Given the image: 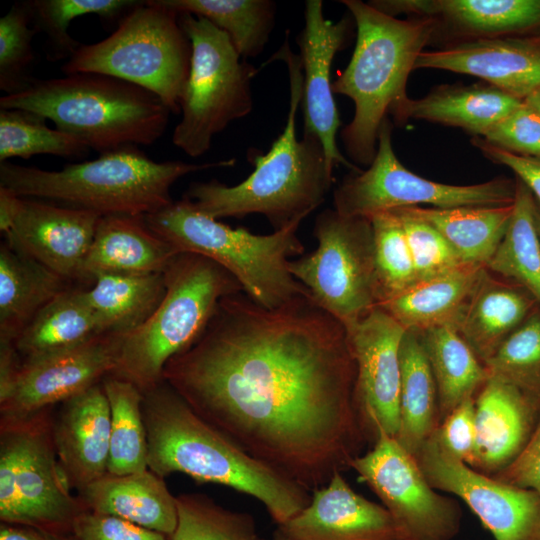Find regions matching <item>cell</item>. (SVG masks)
Returning a JSON list of instances; mask_svg holds the SVG:
<instances>
[{"label": "cell", "instance_id": "b9f144b4", "mask_svg": "<svg viewBox=\"0 0 540 540\" xmlns=\"http://www.w3.org/2000/svg\"><path fill=\"white\" fill-rule=\"evenodd\" d=\"M370 220L379 305L414 284L417 274L399 217L393 211H388L376 214Z\"/></svg>", "mask_w": 540, "mask_h": 540}, {"label": "cell", "instance_id": "2e32d148", "mask_svg": "<svg viewBox=\"0 0 540 540\" xmlns=\"http://www.w3.org/2000/svg\"><path fill=\"white\" fill-rule=\"evenodd\" d=\"M126 333L104 332L76 346L23 360L0 390V417L54 407L102 382L115 368Z\"/></svg>", "mask_w": 540, "mask_h": 540}, {"label": "cell", "instance_id": "9f6ffc18", "mask_svg": "<svg viewBox=\"0 0 540 540\" xmlns=\"http://www.w3.org/2000/svg\"><path fill=\"white\" fill-rule=\"evenodd\" d=\"M274 540H278V539H275V538H274Z\"/></svg>", "mask_w": 540, "mask_h": 540}, {"label": "cell", "instance_id": "1f68e13d", "mask_svg": "<svg viewBox=\"0 0 540 540\" xmlns=\"http://www.w3.org/2000/svg\"><path fill=\"white\" fill-rule=\"evenodd\" d=\"M400 366L396 439L416 456L440 424L437 387L418 332L405 331L400 346Z\"/></svg>", "mask_w": 540, "mask_h": 540}, {"label": "cell", "instance_id": "7bdbcfd3", "mask_svg": "<svg viewBox=\"0 0 540 540\" xmlns=\"http://www.w3.org/2000/svg\"><path fill=\"white\" fill-rule=\"evenodd\" d=\"M484 366L488 376L506 380L540 403V311L534 309Z\"/></svg>", "mask_w": 540, "mask_h": 540}, {"label": "cell", "instance_id": "277c9868", "mask_svg": "<svg viewBox=\"0 0 540 540\" xmlns=\"http://www.w3.org/2000/svg\"><path fill=\"white\" fill-rule=\"evenodd\" d=\"M340 2L357 30L350 62L332 83L333 93L349 97L355 107L341 139L353 162L370 165L382 122L408 98L409 74L435 36L438 22L428 17L398 19L360 0Z\"/></svg>", "mask_w": 540, "mask_h": 540}, {"label": "cell", "instance_id": "d6986e66", "mask_svg": "<svg viewBox=\"0 0 540 540\" xmlns=\"http://www.w3.org/2000/svg\"><path fill=\"white\" fill-rule=\"evenodd\" d=\"M357 369L360 411L374 440L383 429L396 438L401 387L400 346L405 329L380 307L345 328Z\"/></svg>", "mask_w": 540, "mask_h": 540}, {"label": "cell", "instance_id": "83f0119b", "mask_svg": "<svg viewBox=\"0 0 540 540\" xmlns=\"http://www.w3.org/2000/svg\"><path fill=\"white\" fill-rule=\"evenodd\" d=\"M522 103L523 100L489 84L442 85L422 98L408 97L392 118L397 124L419 119L458 127L474 137H483Z\"/></svg>", "mask_w": 540, "mask_h": 540}, {"label": "cell", "instance_id": "52a82bcc", "mask_svg": "<svg viewBox=\"0 0 540 540\" xmlns=\"http://www.w3.org/2000/svg\"><path fill=\"white\" fill-rule=\"evenodd\" d=\"M147 226L177 252L204 256L227 270L243 292L266 308L282 306L309 290L289 271L292 256L304 252L297 236L302 221L267 235L232 228L200 212L183 197L144 216Z\"/></svg>", "mask_w": 540, "mask_h": 540}, {"label": "cell", "instance_id": "6da1fadb", "mask_svg": "<svg viewBox=\"0 0 540 540\" xmlns=\"http://www.w3.org/2000/svg\"><path fill=\"white\" fill-rule=\"evenodd\" d=\"M163 380L247 454L311 493L374 442L346 329L310 292L271 309L243 291L225 296Z\"/></svg>", "mask_w": 540, "mask_h": 540}, {"label": "cell", "instance_id": "7c38bea8", "mask_svg": "<svg viewBox=\"0 0 540 540\" xmlns=\"http://www.w3.org/2000/svg\"><path fill=\"white\" fill-rule=\"evenodd\" d=\"M313 233L317 249L290 260L289 271L348 328L378 305L371 220L325 209L316 216Z\"/></svg>", "mask_w": 540, "mask_h": 540}, {"label": "cell", "instance_id": "60d3db41", "mask_svg": "<svg viewBox=\"0 0 540 540\" xmlns=\"http://www.w3.org/2000/svg\"><path fill=\"white\" fill-rule=\"evenodd\" d=\"M176 499L178 522L169 540H265L249 513L224 508L200 493Z\"/></svg>", "mask_w": 540, "mask_h": 540}, {"label": "cell", "instance_id": "603a6c76", "mask_svg": "<svg viewBox=\"0 0 540 540\" xmlns=\"http://www.w3.org/2000/svg\"><path fill=\"white\" fill-rule=\"evenodd\" d=\"M110 426L102 382L64 401L54 413L55 448L70 488L80 491L107 473Z\"/></svg>", "mask_w": 540, "mask_h": 540}, {"label": "cell", "instance_id": "f1b7e54d", "mask_svg": "<svg viewBox=\"0 0 540 540\" xmlns=\"http://www.w3.org/2000/svg\"><path fill=\"white\" fill-rule=\"evenodd\" d=\"M70 280L39 262L0 246V343H15L37 313L66 290Z\"/></svg>", "mask_w": 540, "mask_h": 540}, {"label": "cell", "instance_id": "4316f807", "mask_svg": "<svg viewBox=\"0 0 540 540\" xmlns=\"http://www.w3.org/2000/svg\"><path fill=\"white\" fill-rule=\"evenodd\" d=\"M488 273L485 265L464 263L440 275L416 281L379 304L405 330L423 332L457 324Z\"/></svg>", "mask_w": 540, "mask_h": 540}, {"label": "cell", "instance_id": "bcb514c9", "mask_svg": "<svg viewBox=\"0 0 540 540\" xmlns=\"http://www.w3.org/2000/svg\"><path fill=\"white\" fill-rule=\"evenodd\" d=\"M481 138L508 152L540 158V113L523 100Z\"/></svg>", "mask_w": 540, "mask_h": 540}, {"label": "cell", "instance_id": "7dc6e473", "mask_svg": "<svg viewBox=\"0 0 540 540\" xmlns=\"http://www.w3.org/2000/svg\"><path fill=\"white\" fill-rule=\"evenodd\" d=\"M433 434L445 452L471 467L476 447L475 396L452 410Z\"/></svg>", "mask_w": 540, "mask_h": 540}, {"label": "cell", "instance_id": "ac0fdd59", "mask_svg": "<svg viewBox=\"0 0 540 540\" xmlns=\"http://www.w3.org/2000/svg\"><path fill=\"white\" fill-rule=\"evenodd\" d=\"M304 18V28L297 38L303 69L304 134L320 140L331 173L339 164L359 171L341 154L336 143L341 121L330 79L333 59L347 44L353 18L343 17L338 22L326 19L321 0L305 2Z\"/></svg>", "mask_w": 540, "mask_h": 540}, {"label": "cell", "instance_id": "5b68a950", "mask_svg": "<svg viewBox=\"0 0 540 540\" xmlns=\"http://www.w3.org/2000/svg\"><path fill=\"white\" fill-rule=\"evenodd\" d=\"M234 159L202 164L157 162L138 146L99 154L61 170H45L5 161L0 163V187L24 198L46 200L103 216H145L173 202L170 189L181 177L212 168L229 167Z\"/></svg>", "mask_w": 540, "mask_h": 540}, {"label": "cell", "instance_id": "ab89813d", "mask_svg": "<svg viewBox=\"0 0 540 540\" xmlns=\"http://www.w3.org/2000/svg\"><path fill=\"white\" fill-rule=\"evenodd\" d=\"M41 115L23 109L0 108V163L38 154L76 159L89 148L73 135L52 129Z\"/></svg>", "mask_w": 540, "mask_h": 540}, {"label": "cell", "instance_id": "3957f363", "mask_svg": "<svg viewBox=\"0 0 540 540\" xmlns=\"http://www.w3.org/2000/svg\"><path fill=\"white\" fill-rule=\"evenodd\" d=\"M286 63L290 99L286 125L266 154H253L252 173L235 186L216 179L192 183L184 197L202 213L215 218L264 215L274 231L303 219L319 207L331 187L333 173L327 167L323 146L312 134L298 140L296 115L303 97V69L299 55L288 43L265 62Z\"/></svg>", "mask_w": 540, "mask_h": 540}, {"label": "cell", "instance_id": "9c48e42d", "mask_svg": "<svg viewBox=\"0 0 540 540\" xmlns=\"http://www.w3.org/2000/svg\"><path fill=\"white\" fill-rule=\"evenodd\" d=\"M192 46L179 14L160 0L140 1L105 39L80 44L61 66L64 75L100 73L149 90L172 113L188 80Z\"/></svg>", "mask_w": 540, "mask_h": 540}, {"label": "cell", "instance_id": "816d5d0a", "mask_svg": "<svg viewBox=\"0 0 540 540\" xmlns=\"http://www.w3.org/2000/svg\"><path fill=\"white\" fill-rule=\"evenodd\" d=\"M0 540H80L74 533H56L39 528L0 524Z\"/></svg>", "mask_w": 540, "mask_h": 540}, {"label": "cell", "instance_id": "db71d44e", "mask_svg": "<svg viewBox=\"0 0 540 540\" xmlns=\"http://www.w3.org/2000/svg\"><path fill=\"white\" fill-rule=\"evenodd\" d=\"M534 216H535V223L537 227V231L540 236V204L535 199V206H534Z\"/></svg>", "mask_w": 540, "mask_h": 540}, {"label": "cell", "instance_id": "74e56055", "mask_svg": "<svg viewBox=\"0 0 540 540\" xmlns=\"http://www.w3.org/2000/svg\"><path fill=\"white\" fill-rule=\"evenodd\" d=\"M102 385L111 412L107 472L124 475L148 469L143 393L132 383L110 375Z\"/></svg>", "mask_w": 540, "mask_h": 540}, {"label": "cell", "instance_id": "d4e9b609", "mask_svg": "<svg viewBox=\"0 0 540 540\" xmlns=\"http://www.w3.org/2000/svg\"><path fill=\"white\" fill-rule=\"evenodd\" d=\"M178 253L147 226L144 216H103L83 262L80 280L93 282L100 274L163 273Z\"/></svg>", "mask_w": 540, "mask_h": 540}, {"label": "cell", "instance_id": "d6a6232c", "mask_svg": "<svg viewBox=\"0 0 540 540\" xmlns=\"http://www.w3.org/2000/svg\"><path fill=\"white\" fill-rule=\"evenodd\" d=\"M398 210L436 229L463 262L487 267L510 223L513 203L455 208L415 206Z\"/></svg>", "mask_w": 540, "mask_h": 540}, {"label": "cell", "instance_id": "484cf974", "mask_svg": "<svg viewBox=\"0 0 540 540\" xmlns=\"http://www.w3.org/2000/svg\"><path fill=\"white\" fill-rule=\"evenodd\" d=\"M78 496L89 511L126 519L168 539L177 526L176 496L164 478L149 469L124 475L107 472L78 491Z\"/></svg>", "mask_w": 540, "mask_h": 540}, {"label": "cell", "instance_id": "7402d4cb", "mask_svg": "<svg viewBox=\"0 0 540 540\" xmlns=\"http://www.w3.org/2000/svg\"><path fill=\"white\" fill-rule=\"evenodd\" d=\"M540 419V403L506 380L488 376L475 395L476 447L472 468L487 475L507 467Z\"/></svg>", "mask_w": 540, "mask_h": 540}, {"label": "cell", "instance_id": "f35d334b", "mask_svg": "<svg viewBox=\"0 0 540 540\" xmlns=\"http://www.w3.org/2000/svg\"><path fill=\"white\" fill-rule=\"evenodd\" d=\"M31 22L47 36L48 58L69 59L80 43L69 34L73 19L94 14L106 21L121 20L140 3L135 0H32L26 1Z\"/></svg>", "mask_w": 540, "mask_h": 540}, {"label": "cell", "instance_id": "ffe728a7", "mask_svg": "<svg viewBox=\"0 0 540 540\" xmlns=\"http://www.w3.org/2000/svg\"><path fill=\"white\" fill-rule=\"evenodd\" d=\"M278 540H402L388 512L355 492L342 472L312 492L309 504L278 525Z\"/></svg>", "mask_w": 540, "mask_h": 540}, {"label": "cell", "instance_id": "e0dca14e", "mask_svg": "<svg viewBox=\"0 0 540 540\" xmlns=\"http://www.w3.org/2000/svg\"><path fill=\"white\" fill-rule=\"evenodd\" d=\"M100 218L87 210L18 196L1 232L13 250L70 281L80 280Z\"/></svg>", "mask_w": 540, "mask_h": 540}, {"label": "cell", "instance_id": "44dd1931", "mask_svg": "<svg viewBox=\"0 0 540 540\" xmlns=\"http://www.w3.org/2000/svg\"><path fill=\"white\" fill-rule=\"evenodd\" d=\"M430 68L478 77L518 99L540 90V44L527 37L459 41L423 51L415 69Z\"/></svg>", "mask_w": 540, "mask_h": 540}, {"label": "cell", "instance_id": "7a4b0ae2", "mask_svg": "<svg viewBox=\"0 0 540 540\" xmlns=\"http://www.w3.org/2000/svg\"><path fill=\"white\" fill-rule=\"evenodd\" d=\"M142 413L147 466L158 476L183 473L247 494L265 506L277 526L309 504L310 491L247 454L164 380L143 394Z\"/></svg>", "mask_w": 540, "mask_h": 540}, {"label": "cell", "instance_id": "4dcf8cb0", "mask_svg": "<svg viewBox=\"0 0 540 540\" xmlns=\"http://www.w3.org/2000/svg\"><path fill=\"white\" fill-rule=\"evenodd\" d=\"M104 332L87 289L70 286L37 313L14 345L23 361L76 346Z\"/></svg>", "mask_w": 540, "mask_h": 540}, {"label": "cell", "instance_id": "8fae6325", "mask_svg": "<svg viewBox=\"0 0 540 540\" xmlns=\"http://www.w3.org/2000/svg\"><path fill=\"white\" fill-rule=\"evenodd\" d=\"M192 46L191 66L180 100L181 120L172 143L200 157L213 138L253 109L251 82L259 72L237 52L230 37L207 19L179 15Z\"/></svg>", "mask_w": 540, "mask_h": 540}, {"label": "cell", "instance_id": "cb8c5ba5", "mask_svg": "<svg viewBox=\"0 0 540 540\" xmlns=\"http://www.w3.org/2000/svg\"><path fill=\"white\" fill-rule=\"evenodd\" d=\"M377 10L433 18L461 41L503 38L540 27V0H373Z\"/></svg>", "mask_w": 540, "mask_h": 540}, {"label": "cell", "instance_id": "4fadbf2b", "mask_svg": "<svg viewBox=\"0 0 540 540\" xmlns=\"http://www.w3.org/2000/svg\"><path fill=\"white\" fill-rule=\"evenodd\" d=\"M392 127L389 117L385 118L372 163L364 171H352L334 190V209L338 213L370 219L379 213L423 204L455 208L514 202L516 182L507 178L474 185H450L410 171L393 150Z\"/></svg>", "mask_w": 540, "mask_h": 540}, {"label": "cell", "instance_id": "c3c4849f", "mask_svg": "<svg viewBox=\"0 0 540 540\" xmlns=\"http://www.w3.org/2000/svg\"><path fill=\"white\" fill-rule=\"evenodd\" d=\"M73 533L80 540H169L126 519L89 510L77 518Z\"/></svg>", "mask_w": 540, "mask_h": 540}, {"label": "cell", "instance_id": "11a10c76", "mask_svg": "<svg viewBox=\"0 0 540 540\" xmlns=\"http://www.w3.org/2000/svg\"><path fill=\"white\" fill-rule=\"evenodd\" d=\"M530 41L540 44V34L536 36L527 37Z\"/></svg>", "mask_w": 540, "mask_h": 540}, {"label": "cell", "instance_id": "836d02e7", "mask_svg": "<svg viewBox=\"0 0 540 540\" xmlns=\"http://www.w3.org/2000/svg\"><path fill=\"white\" fill-rule=\"evenodd\" d=\"M419 336L435 379L441 422L460 403L476 395L488 374L456 326L434 327Z\"/></svg>", "mask_w": 540, "mask_h": 540}, {"label": "cell", "instance_id": "681fc988", "mask_svg": "<svg viewBox=\"0 0 540 540\" xmlns=\"http://www.w3.org/2000/svg\"><path fill=\"white\" fill-rule=\"evenodd\" d=\"M492 476L508 484L532 490L540 496V419L520 454Z\"/></svg>", "mask_w": 540, "mask_h": 540}, {"label": "cell", "instance_id": "f546056e", "mask_svg": "<svg viewBox=\"0 0 540 540\" xmlns=\"http://www.w3.org/2000/svg\"><path fill=\"white\" fill-rule=\"evenodd\" d=\"M536 300L522 287L488 273L466 306L457 329L484 364L533 312Z\"/></svg>", "mask_w": 540, "mask_h": 540}, {"label": "cell", "instance_id": "f5cc1de1", "mask_svg": "<svg viewBox=\"0 0 540 540\" xmlns=\"http://www.w3.org/2000/svg\"><path fill=\"white\" fill-rule=\"evenodd\" d=\"M524 101L530 104L540 113V90L527 97Z\"/></svg>", "mask_w": 540, "mask_h": 540}, {"label": "cell", "instance_id": "8992f818", "mask_svg": "<svg viewBox=\"0 0 540 540\" xmlns=\"http://www.w3.org/2000/svg\"><path fill=\"white\" fill-rule=\"evenodd\" d=\"M0 108L37 113L99 154L155 143L171 113L153 92L89 72L36 79L26 90L2 96Z\"/></svg>", "mask_w": 540, "mask_h": 540}, {"label": "cell", "instance_id": "30bf717a", "mask_svg": "<svg viewBox=\"0 0 540 540\" xmlns=\"http://www.w3.org/2000/svg\"><path fill=\"white\" fill-rule=\"evenodd\" d=\"M54 407L0 417V521L73 533L88 511L70 492L53 436Z\"/></svg>", "mask_w": 540, "mask_h": 540}, {"label": "cell", "instance_id": "f907efd6", "mask_svg": "<svg viewBox=\"0 0 540 540\" xmlns=\"http://www.w3.org/2000/svg\"><path fill=\"white\" fill-rule=\"evenodd\" d=\"M472 143L489 160L510 168L531 191L540 204V158L508 152L474 137Z\"/></svg>", "mask_w": 540, "mask_h": 540}, {"label": "cell", "instance_id": "5bb4252c", "mask_svg": "<svg viewBox=\"0 0 540 540\" xmlns=\"http://www.w3.org/2000/svg\"><path fill=\"white\" fill-rule=\"evenodd\" d=\"M392 516L402 540H453L460 531L457 502L428 482L417 459L383 429L350 463Z\"/></svg>", "mask_w": 540, "mask_h": 540}, {"label": "cell", "instance_id": "ba28073f", "mask_svg": "<svg viewBox=\"0 0 540 540\" xmlns=\"http://www.w3.org/2000/svg\"><path fill=\"white\" fill-rule=\"evenodd\" d=\"M163 275L162 301L145 323L125 334L110 374L143 394L163 381L167 362L200 337L220 300L243 291L227 270L195 253L176 254Z\"/></svg>", "mask_w": 540, "mask_h": 540}, {"label": "cell", "instance_id": "ee69618b", "mask_svg": "<svg viewBox=\"0 0 540 540\" xmlns=\"http://www.w3.org/2000/svg\"><path fill=\"white\" fill-rule=\"evenodd\" d=\"M36 33L26 1L14 3L0 18V89L5 95L22 92L36 80L30 74Z\"/></svg>", "mask_w": 540, "mask_h": 540}, {"label": "cell", "instance_id": "9a60e30c", "mask_svg": "<svg viewBox=\"0 0 540 540\" xmlns=\"http://www.w3.org/2000/svg\"><path fill=\"white\" fill-rule=\"evenodd\" d=\"M415 458L431 486L460 498L494 540H540V496L479 472L445 452L434 434Z\"/></svg>", "mask_w": 540, "mask_h": 540}, {"label": "cell", "instance_id": "f6af8a7d", "mask_svg": "<svg viewBox=\"0 0 540 540\" xmlns=\"http://www.w3.org/2000/svg\"><path fill=\"white\" fill-rule=\"evenodd\" d=\"M400 219L417 274V281L431 278L465 262L432 226L402 212L392 210Z\"/></svg>", "mask_w": 540, "mask_h": 540}, {"label": "cell", "instance_id": "d590c367", "mask_svg": "<svg viewBox=\"0 0 540 540\" xmlns=\"http://www.w3.org/2000/svg\"><path fill=\"white\" fill-rule=\"evenodd\" d=\"M513 213L507 230L487 263V269L510 278L540 305V236L537 231L535 198L516 178Z\"/></svg>", "mask_w": 540, "mask_h": 540}, {"label": "cell", "instance_id": "8d00e7d4", "mask_svg": "<svg viewBox=\"0 0 540 540\" xmlns=\"http://www.w3.org/2000/svg\"><path fill=\"white\" fill-rule=\"evenodd\" d=\"M179 15L200 16L231 39L243 59L262 53L274 26L276 4L270 0H160Z\"/></svg>", "mask_w": 540, "mask_h": 540}, {"label": "cell", "instance_id": "e575fe53", "mask_svg": "<svg viewBox=\"0 0 540 540\" xmlns=\"http://www.w3.org/2000/svg\"><path fill=\"white\" fill-rule=\"evenodd\" d=\"M165 292L163 273L100 274L87 296L106 332L127 334L147 321Z\"/></svg>", "mask_w": 540, "mask_h": 540}]
</instances>
